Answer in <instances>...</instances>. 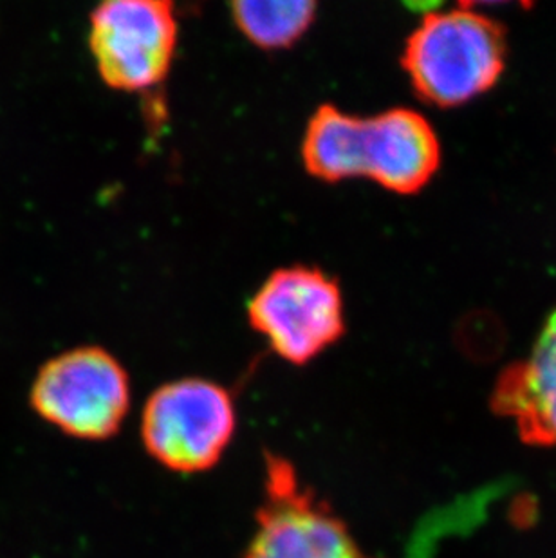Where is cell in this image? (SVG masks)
<instances>
[{"mask_svg": "<svg viewBox=\"0 0 556 558\" xmlns=\"http://www.w3.org/2000/svg\"><path fill=\"white\" fill-rule=\"evenodd\" d=\"M235 427L230 392L203 378L165 384L148 398L142 414L148 456L179 474H200L216 466Z\"/></svg>", "mask_w": 556, "mask_h": 558, "instance_id": "2", "label": "cell"}, {"mask_svg": "<svg viewBox=\"0 0 556 558\" xmlns=\"http://www.w3.org/2000/svg\"><path fill=\"white\" fill-rule=\"evenodd\" d=\"M250 326L289 364H310L346 331L340 286L322 269H277L247 304Z\"/></svg>", "mask_w": 556, "mask_h": 558, "instance_id": "5", "label": "cell"}, {"mask_svg": "<svg viewBox=\"0 0 556 558\" xmlns=\"http://www.w3.org/2000/svg\"><path fill=\"white\" fill-rule=\"evenodd\" d=\"M178 33L172 2L109 0L90 13V53L112 89L147 90L167 78Z\"/></svg>", "mask_w": 556, "mask_h": 558, "instance_id": "6", "label": "cell"}, {"mask_svg": "<svg viewBox=\"0 0 556 558\" xmlns=\"http://www.w3.org/2000/svg\"><path fill=\"white\" fill-rule=\"evenodd\" d=\"M242 35L263 49H283L299 43L313 26L316 4L311 0H242L231 4Z\"/></svg>", "mask_w": 556, "mask_h": 558, "instance_id": "10", "label": "cell"}, {"mask_svg": "<svg viewBox=\"0 0 556 558\" xmlns=\"http://www.w3.org/2000/svg\"><path fill=\"white\" fill-rule=\"evenodd\" d=\"M244 558H376L300 481L288 459L266 453L264 497Z\"/></svg>", "mask_w": 556, "mask_h": 558, "instance_id": "4", "label": "cell"}, {"mask_svg": "<svg viewBox=\"0 0 556 558\" xmlns=\"http://www.w3.org/2000/svg\"><path fill=\"white\" fill-rule=\"evenodd\" d=\"M362 117L326 104L305 129L302 159L311 175L326 183L358 178V134Z\"/></svg>", "mask_w": 556, "mask_h": 558, "instance_id": "9", "label": "cell"}, {"mask_svg": "<svg viewBox=\"0 0 556 558\" xmlns=\"http://www.w3.org/2000/svg\"><path fill=\"white\" fill-rule=\"evenodd\" d=\"M492 409L513 422L525 445L556 450V311L530 354L499 374Z\"/></svg>", "mask_w": 556, "mask_h": 558, "instance_id": "8", "label": "cell"}, {"mask_svg": "<svg viewBox=\"0 0 556 558\" xmlns=\"http://www.w3.org/2000/svg\"><path fill=\"white\" fill-rule=\"evenodd\" d=\"M506 51L499 22L461 4L423 16L407 38L401 65L421 100L450 109L499 82Z\"/></svg>", "mask_w": 556, "mask_h": 558, "instance_id": "1", "label": "cell"}, {"mask_svg": "<svg viewBox=\"0 0 556 558\" xmlns=\"http://www.w3.org/2000/svg\"><path fill=\"white\" fill-rule=\"evenodd\" d=\"M442 163V145L421 112L396 107L362 118L358 172L394 194L410 195L431 183Z\"/></svg>", "mask_w": 556, "mask_h": 558, "instance_id": "7", "label": "cell"}, {"mask_svg": "<svg viewBox=\"0 0 556 558\" xmlns=\"http://www.w3.org/2000/svg\"><path fill=\"white\" fill-rule=\"evenodd\" d=\"M32 405L38 416L68 436L106 441L125 422L131 381L106 349H71L38 371Z\"/></svg>", "mask_w": 556, "mask_h": 558, "instance_id": "3", "label": "cell"}]
</instances>
